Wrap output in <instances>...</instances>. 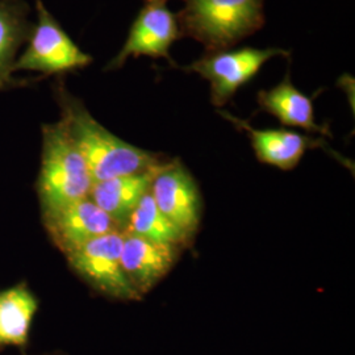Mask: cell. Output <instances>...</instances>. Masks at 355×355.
Wrapping results in <instances>:
<instances>
[{
    "label": "cell",
    "mask_w": 355,
    "mask_h": 355,
    "mask_svg": "<svg viewBox=\"0 0 355 355\" xmlns=\"http://www.w3.org/2000/svg\"><path fill=\"white\" fill-rule=\"evenodd\" d=\"M61 120L83 155L95 182L141 173L164 162V157L121 140L102 125L87 107L64 85V76L53 85Z\"/></svg>",
    "instance_id": "cell-1"
},
{
    "label": "cell",
    "mask_w": 355,
    "mask_h": 355,
    "mask_svg": "<svg viewBox=\"0 0 355 355\" xmlns=\"http://www.w3.org/2000/svg\"><path fill=\"white\" fill-rule=\"evenodd\" d=\"M38 200L41 215L89 198L94 179L83 155L60 119L41 128Z\"/></svg>",
    "instance_id": "cell-2"
},
{
    "label": "cell",
    "mask_w": 355,
    "mask_h": 355,
    "mask_svg": "<svg viewBox=\"0 0 355 355\" xmlns=\"http://www.w3.org/2000/svg\"><path fill=\"white\" fill-rule=\"evenodd\" d=\"M177 19L182 35L207 51L230 49L265 24V0H183Z\"/></svg>",
    "instance_id": "cell-3"
},
{
    "label": "cell",
    "mask_w": 355,
    "mask_h": 355,
    "mask_svg": "<svg viewBox=\"0 0 355 355\" xmlns=\"http://www.w3.org/2000/svg\"><path fill=\"white\" fill-rule=\"evenodd\" d=\"M36 21L26 40V49L13 64V73H38L45 76H66L92 64V57L82 51L57 19L49 12L44 0H35Z\"/></svg>",
    "instance_id": "cell-4"
},
{
    "label": "cell",
    "mask_w": 355,
    "mask_h": 355,
    "mask_svg": "<svg viewBox=\"0 0 355 355\" xmlns=\"http://www.w3.org/2000/svg\"><path fill=\"white\" fill-rule=\"evenodd\" d=\"M290 51L280 48H241L207 51L202 58L179 67L186 73L202 76L209 83L211 102L221 108L259 73L263 64L275 57H287Z\"/></svg>",
    "instance_id": "cell-5"
},
{
    "label": "cell",
    "mask_w": 355,
    "mask_h": 355,
    "mask_svg": "<svg viewBox=\"0 0 355 355\" xmlns=\"http://www.w3.org/2000/svg\"><path fill=\"white\" fill-rule=\"evenodd\" d=\"M124 233L114 230L64 255L70 268L91 288L116 300H140L121 266Z\"/></svg>",
    "instance_id": "cell-6"
},
{
    "label": "cell",
    "mask_w": 355,
    "mask_h": 355,
    "mask_svg": "<svg viewBox=\"0 0 355 355\" xmlns=\"http://www.w3.org/2000/svg\"><path fill=\"white\" fill-rule=\"evenodd\" d=\"M158 209L190 241L200 225L202 196L189 168L180 159H166L150 186Z\"/></svg>",
    "instance_id": "cell-7"
},
{
    "label": "cell",
    "mask_w": 355,
    "mask_h": 355,
    "mask_svg": "<svg viewBox=\"0 0 355 355\" xmlns=\"http://www.w3.org/2000/svg\"><path fill=\"white\" fill-rule=\"evenodd\" d=\"M182 36L177 15L171 12L164 3H146L130 26L123 48L104 70H119L129 58L142 55L165 58L170 64H175L170 55V49Z\"/></svg>",
    "instance_id": "cell-8"
},
{
    "label": "cell",
    "mask_w": 355,
    "mask_h": 355,
    "mask_svg": "<svg viewBox=\"0 0 355 355\" xmlns=\"http://www.w3.org/2000/svg\"><path fill=\"white\" fill-rule=\"evenodd\" d=\"M41 216L44 228L53 245L64 255L107 233L120 230L112 218L91 198L67 204L57 211Z\"/></svg>",
    "instance_id": "cell-9"
},
{
    "label": "cell",
    "mask_w": 355,
    "mask_h": 355,
    "mask_svg": "<svg viewBox=\"0 0 355 355\" xmlns=\"http://www.w3.org/2000/svg\"><path fill=\"white\" fill-rule=\"evenodd\" d=\"M225 120L233 127L245 132L250 140L257 159L265 165L278 167L283 171H290L300 164L305 153L311 149L322 148L330 152L322 139H316L304 133H299L290 129H257L227 111L218 110ZM334 154L333 152H330Z\"/></svg>",
    "instance_id": "cell-10"
},
{
    "label": "cell",
    "mask_w": 355,
    "mask_h": 355,
    "mask_svg": "<svg viewBox=\"0 0 355 355\" xmlns=\"http://www.w3.org/2000/svg\"><path fill=\"white\" fill-rule=\"evenodd\" d=\"M179 255V246L150 241L124 233L121 266L141 296L164 279Z\"/></svg>",
    "instance_id": "cell-11"
},
{
    "label": "cell",
    "mask_w": 355,
    "mask_h": 355,
    "mask_svg": "<svg viewBox=\"0 0 355 355\" xmlns=\"http://www.w3.org/2000/svg\"><path fill=\"white\" fill-rule=\"evenodd\" d=\"M33 23L31 6L24 0H0V91L23 89L38 82L13 76L19 51L26 45Z\"/></svg>",
    "instance_id": "cell-12"
},
{
    "label": "cell",
    "mask_w": 355,
    "mask_h": 355,
    "mask_svg": "<svg viewBox=\"0 0 355 355\" xmlns=\"http://www.w3.org/2000/svg\"><path fill=\"white\" fill-rule=\"evenodd\" d=\"M164 162L141 173L95 182L89 192V198L112 218L117 228L124 232L129 217L144 195L150 191L153 179Z\"/></svg>",
    "instance_id": "cell-13"
},
{
    "label": "cell",
    "mask_w": 355,
    "mask_h": 355,
    "mask_svg": "<svg viewBox=\"0 0 355 355\" xmlns=\"http://www.w3.org/2000/svg\"><path fill=\"white\" fill-rule=\"evenodd\" d=\"M257 102L262 111L277 117L284 127L300 128L308 133L331 136L329 125L318 124L312 99L293 86L290 71L275 87L261 89Z\"/></svg>",
    "instance_id": "cell-14"
},
{
    "label": "cell",
    "mask_w": 355,
    "mask_h": 355,
    "mask_svg": "<svg viewBox=\"0 0 355 355\" xmlns=\"http://www.w3.org/2000/svg\"><path fill=\"white\" fill-rule=\"evenodd\" d=\"M38 311V299L26 283L0 291V352L13 346L26 350Z\"/></svg>",
    "instance_id": "cell-15"
},
{
    "label": "cell",
    "mask_w": 355,
    "mask_h": 355,
    "mask_svg": "<svg viewBox=\"0 0 355 355\" xmlns=\"http://www.w3.org/2000/svg\"><path fill=\"white\" fill-rule=\"evenodd\" d=\"M123 233L142 237L150 241L183 246L189 243L186 236L166 217L153 200L150 191L144 195L140 203L128 220Z\"/></svg>",
    "instance_id": "cell-16"
},
{
    "label": "cell",
    "mask_w": 355,
    "mask_h": 355,
    "mask_svg": "<svg viewBox=\"0 0 355 355\" xmlns=\"http://www.w3.org/2000/svg\"><path fill=\"white\" fill-rule=\"evenodd\" d=\"M146 3H164V4H166L168 0H145Z\"/></svg>",
    "instance_id": "cell-17"
}]
</instances>
